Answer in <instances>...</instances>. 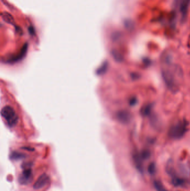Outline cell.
Masks as SVG:
<instances>
[{
  "mask_svg": "<svg viewBox=\"0 0 190 191\" xmlns=\"http://www.w3.org/2000/svg\"><path fill=\"white\" fill-rule=\"evenodd\" d=\"M49 181L50 178L48 175L45 173L42 174L38 178L36 182L34 183L33 186V189L36 190L42 189L49 183Z\"/></svg>",
  "mask_w": 190,
  "mask_h": 191,
  "instance_id": "5b68a950",
  "label": "cell"
},
{
  "mask_svg": "<svg viewBox=\"0 0 190 191\" xmlns=\"http://www.w3.org/2000/svg\"><path fill=\"white\" fill-rule=\"evenodd\" d=\"M137 103V99L136 98H133L132 100L131 101V105H134Z\"/></svg>",
  "mask_w": 190,
  "mask_h": 191,
  "instance_id": "2e32d148",
  "label": "cell"
},
{
  "mask_svg": "<svg viewBox=\"0 0 190 191\" xmlns=\"http://www.w3.org/2000/svg\"><path fill=\"white\" fill-rule=\"evenodd\" d=\"M152 111V105H144L142 108H141V114L144 116H148L151 114Z\"/></svg>",
  "mask_w": 190,
  "mask_h": 191,
  "instance_id": "8fae6325",
  "label": "cell"
},
{
  "mask_svg": "<svg viewBox=\"0 0 190 191\" xmlns=\"http://www.w3.org/2000/svg\"><path fill=\"white\" fill-rule=\"evenodd\" d=\"M153 184L155 188L157 191H164L165 190V188L163 187L162 183L158 181H155L153 183Z\"/></svg>",
  "mask_w": 190,
  "mask_h": 191,
  "instance_id": "7c38bea8",
  "label": "cell"
},
{
  "mask_svg": "<svg viewBox=\"0 0 190 191\" xmlns=\"http://www.w3.org/2000/svg\"><path fill=\"white\" fill-rule=\"evenodd\" d=\"M1 17L4 21L9 24L14 25L15 24V20L13 16L7 12H3L1 14Z\"/></svg>",
  "mask_w": 190,
  "mask_h": 191,
  "instance_id": "ba28073f",
  "label": "cell"
},
{
  "mask_svg": "<svg viewBox=\"0 0 190 191\" xmlns=\"http://www.w3.org/2000/svg\"><path fill=\"white\" fill-rule=\"evenodd\" d=\"M133 158L134 162L135 163L136 168L140 172H142V170H143V168H142V160H143V159L141 158L140 154L137 153H135L133 154Z\"/></svg>",
  "mask_w": 190,
  "mask_h": 191,
  "instance_id": "52a82bcc",
  "label": "cell"
},
{
  "mask_svg": "<svg viewBox=\"0 0 190 191\" xmlns=\"http://www.w3.org/2000/svg\"><path fill=\"white\" fill-rule=\"evenodd\" d=\"M188 123L186 120L178 121L170 127L168 135L173 139H180L185 135Z\"/></svg>",
  "mask_w": 190,
  "mask_h": 191,
  "instance_id": "7a4b0ae2",
  "label": "cell"
},
{
  "mask_svg": "<svg viewBox=\"0 0 190 191\" xmlns=\"http://www.w3.org/2000/svg\"><path fill=\"white\" fill-rule=\"evenodd\" d=\"M32 170L30 169H24L21 175L19 176L18 182L21 184L26 185L30 183L33 180Z\"/></svg>",
  "mask_w": 190,
  "mask_h": 191,
  "instance_id": "277c9868",
  "label": "cell"
},
{
  "mask_svg": "<svg viewBox=\"0 0 190 191\" xmlns=\"http://www.w3.org/2000/svg\"><path fill=\"white\" fill-rule=\"evenodd\" d=\"M190 4V0H181L180 11L182 15V18H185L187 16Z\"/></svg>",
  "mask_w": 190,
  "mask_h": 191,
  "instance_id": "8992f818",
  "label": "cell"
},
{
  "mask_svg": "<svg viewBox=\"0 0 190 191\" xmlns=\"http://www.w3.org/2000/svg\"><path fill=\"white\" fill-rule=\"evenodd\" d=\"M185 183V181L184 179L182 178L176 176V175H172V183L175 187H181Z\"/></svg>",
  "mask_w": 190,
  "mask_h": 191,
  "instance_id": "9c48e42d",
  "label": "cell"
},
{
  "mask_svg": "<svg viewBox=\"0 0 190 191\" xmlns=\"http://www.w3.org/2000/svg\"><path fill=\"white\" fill-rule=\"evenodd\" d=\"M140 154V156H141V158L143 160L148 159L150 157V155H151V153H150L149 151L147 150H144L142 151Z\"/></svg>",
  "mask_w": 190,
  "mask_h": 191,
  "instance_id": "9a60e30c",
  "label": "cell"
},
{
  "mask_svg": "<svg viewBox=\"0 0 190 191\" xmlns=\"http://www.w3.org/2000/svg\"><path fill=\"white\" fill-rule=\"evenodd\" d=\"M156 165L154 163H151L149 164V165L148 167V171L150 175H154L156 172Z\"/></svg>",
  "mask_w": 190,
  "mask_h": 191,
  "instance_id": "5bb4252c",
  "label": "cell"
},
{
  "mask_svg": "<svg viewBox=\"0 0 190 191\" xmlns=\"http://www.w3.org/2000/svg\"><path fill=\"white\" fill-rule=\"evenodd\" d=\"M180 69H178L176 66L170 69L167 68L163 69L162 70V77L164 81L165 82L167 86L172 91L176 92L177 91L178 88V82L176 79V77L178 78L181 77Z\"/></svg>",
  "mask_w": 190,
  "mask_h": 191,
  "instance_id": "6da1fadb",
  "label": "cell"
},
{
  "mask_svg": "<svg viewBox=\"0 0 190 191\" xmlns=\"http://www.w3.org/2000/svg\"><path fill=\"white\" fill-rule=\"evenodd\" d=\"M1 115L10 127H14L18 121V116L15 110L11 106H5L2 109Z\"/></svg>",
  "mask_w": 190,
  "mask_h": 191,
  "instance_id": "3957f363",
  "label": "cell"
},
{
  "mask_svg": "<svg viewBox=\"0 0 190 191\" xmlns=\"http://www.w3.org/2000/svg\"><path fill=\"white\" fill-rule=\"evenodd\" d=\"M119 120L123 123H127L131 118L130 114L127 111H122L118 114Z\"/></svg>",
  "mask_w": 190,
  "mask_h": 191,
  "instance_id": "30bf717a",
  "label": "cell"
},
{
  "mask_svg": "<svg viewBox=\"0 0 190 191\" xmlns=\"http://www.w3.org/2000/svg\"><path fill=\"white\" fill-rule=\"evenodd\" d=\"M25 157L24 155L23 154L20 153H17V152H14L11 155V158L12 160H19L21 159H22Z\"/></svg>",
  "mask_w": 190,
  "mask_h": 191,
  "instance_id": "4fadbf2b",
  "label": "cell"
},
{
  "mask_svg": "<svg viewBox=\"0 0 190 191\" xmlns=\"http://www.w3.org/2000/svg\"><path fill=\"white\" fill-rule=\"evenodd\" d=\"M29 32L31 34H34V29L33 26H30L29 27Z\"/></svg>",
  "mask_w": 190,
  "mask_h": 191,
  "instance_id": "e0dca14e",
  "label": "cell"
}]
</instances>
